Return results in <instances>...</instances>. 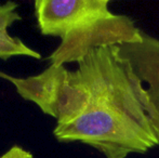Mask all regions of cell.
<instances>
[{
    "label": "cell",
    "mask_w": 159,
    "mask_h": 158,
    "mask_svg": "<svg viewBox=\"0 0 159 158\" xmlns=\"http://www.w3.org/2000/svg\"><path fill=\"white\" fill-rule=\"evenodd\" d=\"M132 82L159 142V39L142 33V40L113 47Z\"/></svg>",
    "instance_id": "3957f363"
},
{
    "label": "cell",
    "mask_w": 159,
    "mask_h": 158,
    "mask_svg": "<svg viewBox=\"0 0 159 158\" xmlns=\"http://www.w3.org/2000/svg\"><path fill=\"white\" fill-rule=\"evenodd\" d=\"M76 70L50 64L35 76L6 80L21 97L57 120V141L81 142L106 158L144 154L159 145L147 114L113 47L91 51Z\"/></svg>",
    "instance_id": "6da1fadb"
},
{
    "label": "cell",
    "mask_w": 159,
    "mask_h": 158,
    "mask_svg": "<svg viewBox=\"0 0 159 158\" xmlns=\"http://www.w3.org/2000/svg\"><path fill=\"white\" fill-rule=\"evenodd\" d=\"M7 75H8V74H6V73H2V72H0V78H2V79H6V78H7Z\"/></svg>",
    "instance_id": "8992f818"
},
{
    "label": "cell",
    "mask_w": 159,
    "mask_h": 158,
    "mask_svg": "<svg viewBox=\"0 0 159 158\" xmlns=\"http://www.w3.org/2000/svg\"><path fill=\"white\" fill-rule=\"evenodd\" d=\"M0 158H34V156L30 151L24 150L19 145H14L7 151L3 155H1Z\"/></svg>",
    "instance_id": "5b68a950"
},
{
    "label": "cell",
    "mask_w": 159,
    "mask_h": 158,
    "mask_svg": "<svg viewBox=\"0 0 159 158\" xmlns=\"http://www.w3.org/2000/svg\"><path fill=\"white\" fill-rule=\"evenodd\" d=\"M19 4L8 1L0 4V60H8L13 56H30L33 59H41V54L26 46L17 37H13L9 33V28L22 17L17 12Z\"/></svg>",
    "instance_id": "277c9868"
},
{
    "label": "cell",
    "mask_w": 159,
    "mask_h": 158,
    "mask_svg": "<svg viewBox=\"0 0 159 158\" xmlns=\"http://www.w3.org/2000/svg\"><path fill=\"white\" fill-rule=\"evenodd\" d=\"M109 0H36L37 26L43 36L61 38L50 64L78 63L91 51L142 40L133 20L115 14Z\"/></svg>",
    "instance_id": "7a4b0ae2"
}]
</instances>
